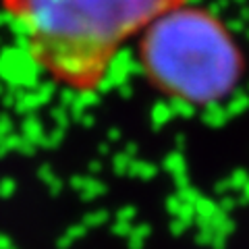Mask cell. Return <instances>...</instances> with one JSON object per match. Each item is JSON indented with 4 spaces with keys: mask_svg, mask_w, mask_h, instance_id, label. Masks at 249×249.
<instances>
[{
    "mask_svg": "<svg viewBox=\"0 0 249 249\" xmlns=\"http://www.w3.org/2000/svg\"><path fill=\"white\" fill-rule=\"evenodd\" d=\"M185 2L189 0H0V15L46 83L89 98L106 89L124 48Z\"/></svg>",
    "mask_w": 249,
    "mask_h": 249,
    "instance_id": "1",
    "label": "cell"
},
{
    "mask_svg": "<svg viewBox=\"0 0 249 249\" xmlns=\"http://www.w3.org/2000/svg\"><path fill=\"white\" fill-rule=\"evenodd\" d=\"M133 44L143 83L178 108H218L247 79L249 62L239 36L206 4L189 0L164 13Z\"/></svg>",
    "mask_w": 249,
    "mask_h": 249,
    "instance_id": "2",
    "label": "cell"
}]
</instances>
